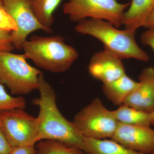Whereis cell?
Returning <instances> with one entry per match:
<instances>
[{"instance_id": "cell-8", "label": "cell", "mask_w": 154, "mask_h": 154, "mask_svg": "<svg viewBox=\"0 0 154 154\" xmlns=\"http://www.w3.org/2000/svg\"><path fill=\"white\" fill-rule=\"evenodd\" d=\"M4 9L14 18L18 30L12 32L14 48L22 49L23 44L30 33L42 30L48 33H52V29H48L38 22L31 8V0H3Z\"/></svg>"}, {"instance_id": "cell-1", "label": "cell", "mask_w": 154, "mask_h": 154, "mask_svg": "<svg viewBox=\"0 0 154 154\" xmlns=\"http://www.w3.org/2000/svg\"><path fill=\"white\" fill-rule=\"evenodd\" d=\"M39 96L33 104L39 107L38 142L45 140L58 141L83 150L84 136L72 122L68 120L60 113L56 104V94L45 79L43 74L38 77Z\"/></svg>"}, {"instance_id": "cell-11", "label": "cell", "mask_w": 154, "mask_h": 154, "mask_svg": "<svg viewBox=\"0 0 154 154\" xmlns=\"http://www.w3.org/2000/svg\"><path fill=\"white\" fill-rule=\"evenodd\" d=\"M138 84L123 104L151 114L154 110V67L146 68L139 76Z\"/></svg>"}, {"instance_id": "cell-16", "label": "cell", "mask_w": 154, "mask_h": 154, "mask_svg": "<svg viewBox=\"0 0 154 154\" xmlns=\"http://www.w3.org/2000/svg\"><path fill=\"white\" fill-rule=\"evenodd\" d=\"M63 0H31V8L37 21L45 28L51 29L53 13Z\"/></svg>"}, {"instance_id": "cell-2", "label": "cell", "mask_w": 154, "mask_h": 154, "mask_svg": "<svg viewBox=\"0 0 154 154\" xmlns=\"http://www.w3.org/2000/svg\"><path fill=\"white\" fill-rule=\"evenodd\" d=\"M77 33L94 36L104 44V49L123 59L133 58L148 62L149 57L136 41V30H119L110 22L102 19H88L75 27Z\"/></svg>"}, {"instance_id": "cell-3", "label": "cell", "mask_w": 154, "mask_h": 154, "mask_svg": "<svg viewBox=\"0 0 154 154\" xmlns=\"http://www.w3.org/2000/svg\"><path fill=\"white\" fill-rule=\"evenodd\" d=\"M27 59L41 68L53 73L66 71L79 57L78 51L67 45L61 36L33 35L23 44Z\"/></svg>"}, {"instance_id": "cell-12", "label": "cell", "mask_w": 154, "mask_h": 154, "mask_svg": "<svg viewBox=\"0 0 154 154\" xmlns=\"http://www.w3.org/2000/svg\"><path fill=\"white\" fill-rule=\"evenodd\" d=\"M128 11H125L123 25L125 29L137 30L154 10V0H131Z\"/></svg>"}, {"instance_id": "cell-7", "label": "cell", "mask_w": 154, "mask_h": 154, "mask_svg": "<svg viewBox=\"0 0 154 154\" xmlns=\"http://www.w3.org/2000/svg\"><path fill=\"white\" fill-rule=\"evenodd\" d=\"M0 128L13 148L35 145L38 142V119L24 109L17 108L0 112Z\"/></svg>"}, {"instance_id": "cell-6", "label": "cell", "mask_w": 154, "mask_h": 154, "mask_svg": "<svg viewBox=\"0 0 154 154\" xmlns=\"http://www.w3.org/2000/svg\"><path fill=\"white\" fill-rule=\"evenodd\" d=\"M72 122L84 136L96 139L112 138L119 124L113 110H108L98 98L80 110Z\"/></svg>"}, {"instance_id": "cell-17", "label": "cell", "mask_w": 154, "mask_h": 154, "mask_svg": "<svg viewBox=\"0 0 154 154\" xmlns=\"http://www.w3.org/2000/svg\"><path fill=\"white\" fill-rule=\"evenodd\" d=\"M36 154H85L82 149L58 141L45 140L38 142Z\"/></svg>"}, {"instance_id": "cell-25", "label": "cell", "mask_w": 154, "mask_h": 154, "mask_svg": "<svg viewBox=\"0 0 154 154\" xmlns=\"http://www.w3.org/2000/svg\"><path fill=\"white\" fill-rule=\"evenodd\" d=\"M151 125L154 127V110L151 113Z\"/></svg>"}, {"instance_id": "cell-19", "label": "cell", "mask_w": 154, "mask_h": 154, "mask_svg": "<svg viewBox=\"0 0 154 154\" xmlns=\"http://www.w3.org/2000/svg\"><path fill=\"white\" fill-rule=\"evenodd\" d=\"M0 30L12 32H16L18 30L14 18L3 9H0Z\"/></svg>"}, {"instance_id": "cell-4", "label": "cell", "mask_w": 154, "mask_h": 154, "mask_svg": "<svg viewBox=\"0 0 154 154\" xmlns=\"http://www.w3.org/2000/svg\"><path fill=\"white\" fill-rule=\"evenodd\" d=\"M24 54L0 51V83L11 95L27 94L38 90V77L42 72L30 65Z\"/></svg>"}, {"instance_id": "cell-14", "label": "cell", "mask_w": 154, "mask_h": 154, "mask_svg": "<svg viewBox=\"0 0 154 154\" xmlns=\"http://www.w3.org/2000/svg\"><path fill=\"white\" fill-rule=\"evenodd\" d=\"M85 154H144L130 150L113 140L96 139L84 136Z\"/></svg>"}, {"instance_id": "cell-22", "label": "cell", "mask_w": 154, "mask_h": 154, "mask_svg": "<svg viewBox=\"0 0 154 154\" xmlns=\"http://www.w3.org/2000/svg\"><path fill=\"white\" fill-rule=\"evenodd\" d=\"M34 146L30 145L14 147L10 154H36V149Z\"/></svg>"}, {"instance_id": "cell-21", "label": "cell", "mask_w": 154, "mask_h": 154, "mask_svg": "<svg viewBox=\"0 0 154 154\" xmlns=\"http://www.w3.org/2000/svg\"><path fill=\"white\" fill-rule=\"evenodd\" d=\"M140 40L143 45L149 46L154 52V30L147 29L142 33Z\"/></svg>"}, {"instance_id": "cell-27", "label": "cell", "mask_w": 154, "mask_h": 154, "mask_svg": "<svg viewBox=\"0 0 154 154\" xmlns=\"http://www.w3.org/2000/svg\"><path fill=\"white\" fill-rule=\"evenodd\" d=\"M152 154H154V152H153V153Z\"/></svg>"}, {"instance_id": "cell-5", "label": "cell", "mask_w": 154, "mask_h": 154, "mask_svg": "<svg viewBox=\"0 0 154 154\" xmlns=\"http://www.w3.org/2000/svg\"><path fill=\"white\" fill-rule=\"evenodd\" d=\"M130 5V2L121 4L116 0H68L63 5V12L72 22L102 19L118 28L123 25L125 10Z\"/></svg>"}, {"instance_id": "cell-15", "label": "cell", "mask_w": 154, "mask_h": 154, "mask_svg": "<svg viewBox=\"0 0 154 154\" xmlns=\"http://www.w3.org/2000/svg\"><path fill=\"white\" fill-rule=\"evenodd\" d=\"M113 113L119 123L132 125L151 126V114L122 104Z\"/></svg>"}, {"instance_id": "cell-24", "label": "cell", "mask_w": 154, "mask_h": 154, "mask_svg": "<svg viewBox=\"0 0 154 154\" xmlns=\"http://www.w3.org/2000/svg\"><path fill=\"white\" fill-rule=\"evenodd\" d=\"M143 27L154 30V10L144 23Z\"/></svg>"}, {"instance_id": "cell-26", "label": "cell", "mask_w": 154, "mask_h": 154, "mask_svg": "<svg viewBox=\"0 0 154 154\" xmlns=\"http://www.w3.org/2000/svg\"><path fill=\"white\" fill-rule=\"evenodd\" d=\"M0 9H4V2L3 0H0Z\"/></svg>"}, {"instance_id": "cell-9", "label": "cell", "mask_w": 154, "mask_h": 154, "mask_svg": "<svg viewBox=\"0 0 154 154\" xmlns=\"http://www.w3.org/2000/svg\"><path fill=\"white\" fill-rule=\"evenodd\" d=\"M111 139L127 149L143 154L154 152V129L150 126L119 123Z\"/></svg>"}, {"instance_id": "cell-20", "label": "cell", "mask_w": 154, "mask_h": 154, "mask_svg": "<svg viewBox=\"0 0 154 154\" xmlns=\"http://www.w3.org/2000/svg\"><path fill=\"white\" fill-rule=\"evenodd\" d=\"M14 49L12 32L0 30V51L11 52Z\"/></svg>"}, {"instance_id": "cell-18", "label": "cell", "mask_w": 154, "mask_h": 154, "mask_svg": "<svg viewBox=\"0 0 154 154\" xmlns=\"http://www.w3.org/2000/svg\"><path fill=\"white\" fill-rule=\"evenodd\" d=\"M26 103V100L22 96L14 97L9 95L0 83V112L17 108L24 109Z\"/></svg>"}, {"instance_id": "cell-10", "label": "cell", "mask_w": 154, "mask_h": 154, "mask_svg": "<svg viewBox=\"0 0 154 154\" xmlns=\"http://www.w3.org/2000/svg\"><path fill=\"white\" fill-rule=\"evenodd\" d=\"M122 60L104 49L96 52L91 57L88 70L92 76L103 84L109 83L126 74Z\"/></svg>"}, {"instance_id": "cell-23", "label": "cell", "mask_w": 154, "mask_h": 154, "mask_svg": "<svg viewBox=\"0 0 154 154\" xmlns=\"http://www.w3.org/2000/svg\"><path fill=\"white\" fill-rule=\"evenodd\" d=\"M12 149L0 128V154H10Z\"/></svg>"}, {"instance_id": "cell-13", "label": "cell", "mask_w": 154, "mask_h": 154, "mask_svg": "<svg viewBox=\"0 0 154 154\" xmlns=\"http://www.w3.org/2000/svg\"><path fill=\"white\" fill-rule=\"evenodd\" d=\"M138 84L126 74L110 82L103 84L102 91L108 100L115 105L123 104Z\"/></svg>"}]
</instances>
